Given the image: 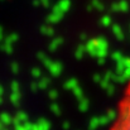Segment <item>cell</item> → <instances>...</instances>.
Returning <instances> with one entry per match:
<instances>
[{
  "label": "cell",
  "instance_id": "6da1fadb",
  "mask_svg": "<svg viewBox=\"0 0 130 130\" xmlns=\"http://www.w3.org/2000/svg\"><path fill=\"white\" fill-rule=\"evenodd\" d=\"M107 130H130V81L123 90L118 102L116 115Z\"/></svg>",
  "mask_w": 130,
  "mask_h": 130
}]
</instances>
